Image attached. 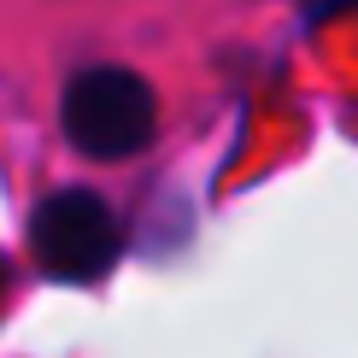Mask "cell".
Returning a JSON list of instances; mask_svg holds the SVG:
<instances>
[{
    "label": "cell",
    "instance_id": "cell-1",
    "mask_svg": "<svg viewBox=\"0 0 358 358\" xmlns=\"http://www.w3.org/2000/svg\"><path fill=\"white\" fill-rule=\"evenodd\" d=\"M159 100L136 71L124 65H88L65 83V136L88 159H129L153 141Z\"/></svg>",
    "mask_w": 358,
    "mask_h": 358
},
{
    "label": "cell",
    "instance_id": "cell-2",
    "mask_svg": "<svg viewBox=\"0 0 358 358\" xmlns=\"http://www.w3.org/2000/svg\"><path fill=\"white\" fill-rule=\"evenodd\" d=\"M29 235H36V259L48 264L53 276H65V282L106 276L112 264H117V247H124L112 206L100 200V194H88V188L48 194V200L36 206Z\"/></svg>",
    "mask_w": 358,
    "mask_h": 358
},
{
    "label": "cell",
    "instance_id": "cell-3",
    "mask_svg": "<svg viewBox=\"0 0 358 358\" xmlns=\"http://www.w3.org/2000/svg\"><path fill=\"white\" fill-rule=\"evenodd\" d=\"M311 12H341V6H352V0H306Z\"/></svg>",
    "mask_w": 358,
    "mask_h": 358
}]
</instances>
